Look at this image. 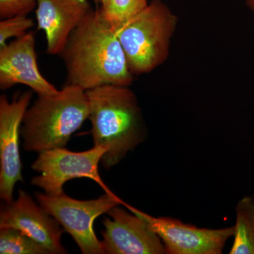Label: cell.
Instances as JSON below:
<instances>
[{
  "label": "cell",
  "mask_w": 254,
  "mask_h": 254,
  "mask_svg": "<svg viewBox=\"0 0 254 254\" xmlns=\"http://www.w3.org/2000/svg\"><path fill=\"white\" fill-rule=\"evenodd\" d=\"M60 56L68 84L84 91L104 85L129 86L133 81L117 32L100 9L92 10L75 28Z\"/></svg>",
  "instance_id": "6da1fadb"
},
{
  "label": "cell",
  "mask_w": 254,
  "mask_h": 254,
  "mask_svg": "<svg viewBox=\"0 0 254 254\" xmlns=\"http://www.w3.org/2000/svg\"><path fill=\"white\" fill-rule=\"evenodd\" d=\"M94 145L106 150L101 163L118 165L145 141L147 128L136 95L128 86L104 85L86 91Z\"/></svg>",
  "instance_id": "7a4b0ae2"
},
{
  "label": "cell",
  "mask_w": 254,
  "mask_h": 254,
  "mask_svg": "<svg viewBox=\"0 0 254 254\" xmlns=\"http://www.w3.org/2000/svg\"><path fill=\"white\" fill-rule=\"evenodd\" d=\"M89 113L86 91L74 85L67 83L53 94L38 95L23 117V148L40 153L65 147Z\"/></svg>",
  "instance_id": "3957f363"
},
{
  "label": "cell",
  "mask_w": 254,
  "mask_h": 254,
  "mask_svg": "<svg viewBox=\"0 0 254 254\" xmlns=\"http://www.w3.org/2000/svg\"><path fill=\"white\" fill-rule=\"evenodd\" d=\"M176 21L166 5L153 0L116 31L133 75L150 72L165 61Z\"/></svg>",
  "instance_id": "277c9868"
},
{
  "label": "cell",
  "mask_w": 254,
  "mask_h": 254,
  "mask_svg": "<svg viewBox=\"0 0 254 254\" xmlns=\"http://www.w3.org/2000/svg\"><path fill=\"white\" fill-rule=\"evenodd\" d=\"M36 200L69 234L83 254H104L101 241L94 232L95 220L125 202L114 193H105L96 199L80 200L66 193L50 195L37 193Z\"/></svg>",
  "instance_id": "5b68a950"
},
{
  "label": "cell",
  "mask_w": 254,
  "mask_h": 254,
  "mask_svg": "<svg viewBox=\"0 0 254 254\" xmlns=\"http://www.w3.org/2000/svg\"><path fill=\"white\" fill-rule=\"evenodd\" d=\"M105 153L106 150L98 145L83 152L70 151L64 147L45 150L32 164L31 168L40 175L32 179L31 185L42 189L46 194L59 195L64 193L63 186L68 180L87 178L98 184L105 193H113L98 171Z\"/></svg>",
  "instance_id": "8992f818"
},
{
  "label": "cell",
  "mask_w": 254,
  "mask_h": 254,
  "mask_svg": "<svg viewBox=\"0 0 254 254\" xmlns=\"http://www.w3.org/2000/svg\"><path fill=\"white\" fill-rule=\"evenodd\" d=\"M130 212L141 217L162 240L168 254H220L233 237L234 226L200 228L170 217H153L125 203Z\"/></svg>",
  "instance_id": "52a82bcc"
},
{
  "label": "cell",
  "mask_w": 254,
  "mask_h": 254,
  "mask_svg": "<svg viewBox=\"0 0 254 254\" xmlns=\"http://www.w3.org/2000/svg\"><path fill=\"white\" fill-rule=\"evenodd\" d=\"M31 98V91L11 102L6 95L0 96V197L5 203L12 201L15 185L23 181L19 138Z\"/></svg>",
  "instance_id": "ba28073f"
},
{
  "label": "cell",
  "mask_w": 254,
  "mask_h": 254,
  "mask_svg": "<svg viewBox=\"0 0 254 254\" xmlns=\"http://www.w3.org/2000/svg\"><path fill=\"white\" fill-rule=\"evenodd\" d=\"M16 229L31 237L49 251L50 254L67 253L61 243L64 231L58 220L41 205H38L27 192L18 191V197L1 205L0 228Z\"/></svg>",
  "instance_id": "9c48e42d"
},
{
  "label": "cell",
  "mask_w": 254,
  "mask_h": 254,
  "mask_svg": "<svg viewBox=\"0 0 254 254\" xmlns=\"http://www.w3.org/2000/svg\"><path fill=\"white\" fill-rule=\"evenodd\" d=\"M103 220L102 247L105 254H165V246L146 222L119 205Z\"/></svg>",
  "instance_id": "30bf717a"
},
{
  "label": "cell",
  "mask_w": 254,
  "mask_h": 254,
  "mask_svg": "<svg viewBox=\"0 0 254 254\" xmlns=\"http://www.w3.org/2000/svg\"><path fill=\"white\" fill-rule=\"evenodd\" d=\"M35 43L33 32H28L0 48L1 90L23 84L38 95L53 94L59 91L40 71Z\"/></svg>",
  "instance_id": "8fae6325"
},
{
  "label": "cell",
  "mask_w": 254,
  "mask_h": 254,
  "mask_svg": "<svg viewBox=\"0 0 254 254\" xmlns=\"http://www.w3.org/2000/svg\"><path fill=\"white\" fill-rule=\"evenodd\" d=\"M38 30L45 33L46 53L60 55L68 38L93 10L88 0H38Z\"/></svg>",
  "instance_id": "7c38bea8"
},
{
  "label": "cell",
  "mask_w": 254,
  "mask_h": 254,
  "mask_svg": "<svg viewBox=\"0 0 254 254\" xmlns=\"http://www.w3.org/2000/svg\"><path fill=\"white\" fill-rule=\"evenodd\" d=\"M234 241L230 254H254V199L245 196L235 208Z\"/></svg>",
  "instance_id": "4fadbf2b"
},
{
  "label": "cell",
  "mask_w": 254,
  "mask_h": 254,
  "mask_svg": "<svg viewBox=\"0 0 254 254\" xmlns=\"http://www.w3.org/2000/svg\"><path fill=\"white\" fill-rule=\"evenodd\" d=\"M148 5L147 0H108L100 10L105 21L117 31Z\"/></svg>",
  "instance_id": "5bb4252c"
},
{
  "label": "cell",
  "mask_w": 254,
  "mask_h": 254,
  "mask_svg": "<svg viewBox=\"0 0 254 254\" xmlns=\"http://www.w3.org/2000/svg\"><path fill=\"white\" fill-rule=\"evenodd\" d=\"M0 254H50L49 251L16 229L0 228Z\"/></svg>",
  "instance_id": "9a60e30c"
},
{
  "label": "cell",
  "mask_w": 254,
  "mask_h": 254,
  "mask_svg": "<svg viewBox=\"0 0 254 254\" xmlns=\"http://www.w3.org/2000/svg\"><path fill=\"white\" fill-rule=\"evenodd\" d=\"M34 26L33 20L27 15H17L1 19L0 21V48L7 44L11 38H19L27 33Z\"/></svg>",
  "instance_id": "2e32d148"
},
{
  "label": "cell",
  "mask_w": 254,
  "mask_h": 254,
  "mask_svg": "<svg viewBox=\"0 0 254 254\" xmlns=\"http://www.w3.org/2000/svg\"><path fill=\"white\" fill-rule=\"evenodd\" d=\"M38 0H0V18L28 15L36 7Z\"/></svg>",
  "instance_id": "e0dca14e"
},
{
  "label": "cell",
  "mask_w": 254,
  "mask_h": 254,
  "mask_svg": "<svg viewBox=\"0 0 254 254\" xmlns=\"http://www.w3.org/2000/svg\"><path fill=\"white\" fill-rule=\"evenodd\" d=\"M245 2L247 3V6H248L254 13V0H245Z\"/></svg>",
  "instance_id": "ac0fdd59"
},
{
  "label": "cell",
  "mask_w": 254,
  "mask_h": 254,
  "mask_svg": "<svg viewBox=\"0 0 254 254\" xmlns=\"http://www.w3.org/2000/svg\"><path fill=\"white\" fill-rule=\"evenodd\" d=\"M96 4H100V6H103L108 0H93Z\"/></svg>",
  "instance_id": "d6986e66"
}]
</instances>
